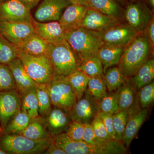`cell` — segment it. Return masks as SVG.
Instances as JSON below:
<instances>
[{
    "label": "cell",
    "mask_w": 154,
    "mask_h": 154,
    "mask_svg": "<svg viewBox=\"0 0 154 154\" xmlns=\"http://www.w3.org/2000/svg\"><path fill=\"white\" fill-rule=\"evenodd\" d=\"M152 47L146 34H138L125 48L118 67L125 76L135 74L148 60Z\"/></svg>",
    "instance_id": "6da1fadb"
},
{
    "label": "cell",
    "mask_w": 154,
    "mask_h": 154,
    "mask_svg": "<svg viewBox=\"0 0 154 154\" xmlns=\"http://www.w3.org/2000/svg\"><path fill=\"white\" fill-rule=\"evenodd\" d=\"M64 37L81 62L85 58L96 54L104 44L97 32L81 26L65 30Z\"/></svg>",
    "instance_id": "7a4b0ae2"
},
{
    "label": "cell",
    "mask_w": 154,
    "mask_h": 154,
    "mask_svg": "<svg viewBox=\"0 0 154 154\" xmlns=\"http://www.w3.org/2000/svg\"><path fill=\"white\" fill-rule=\"evenodd\" d=\"M54 75L67 76L79 69L81 60L65 39L48 44L47 55Z\"/></svg>",
    "instance_id": "3957f363"
},
{
    "label": "cell",
    "mask_w": 154,
    "mask_h": 154,
    "mask_svg": "<svg viewBox=\"0 0 154 154\" xmlns=\"http://www.w3.org/2000/svg\"><path fill=\"white\" fill-rule=\"evenodd\" d=\"M53 138L35 140L18 134H0V149L7 154L44 153Z\"/></svg>",
    "instance_id": "277c9868"
},
{
    "label": "cell",
    "mask_w": 154,
    "mask_h": 154,
    "mask_svg": "<svg viewBox=\"0 0 154 154\" xmlns=\"http://www.w3.org/2000/svg\"><path fill=\"white\" fill-rule=\"evenodd\" d=\"M18 57L22 60L29 76L36 84H49L54 72L46 56L30 55L18 51Z\"/></svg>",
    "instance_id": "5b68a950"
},
{
    "label": "cell",
    "mask_w": 154,
    "mask_h": 154,
    "mask_svg": "<svg viewBox=\"0 0 154 154\" xmlns=\"http://www.w3.org/2000/svg\"><path fill=\"white\" fill-rule=\"evenodd\" d=\"M48 88L52 105L69 114L77 100L74 91L66 77L54 75L48 84Z\"/></svg>",
    "instance_id": "8992f818"
},
{
    "label": "cell",
    "mask_w": 154,
    "mask_h": 154,
    "mask_svg": "<svg viewBox=\"0 0 154 154\" xmlns=\"http://www.w3.org/2000/svg\"><path fill=\"white\" fill-rule=\"evenodd\" d=\"M21 110V96L16 90L0 91V134Z\"/></svg>",
    "instance_id": "52a82bcc"
},
{
    "label": "cell",
    "mask_w": 154,
    "mask_h": 154,
    "mask_svg": "<svg viewBox=\"0 0 154 154\" xmlns=\"http://www.w3.org/2000/svg\"><path fill=\"white\" fill-rule=\"evenodd\" d=\"M34 33L32 22H10L0 19V34L16 48Z\"/></svg>",
    "instance_id": "ba28073f"
},
{
    "label": "cell",
    "mask_w": 154,
    "mask_h": 154,
    "mask_svg": "<svg viewBox=\"0 0 154 154\" xmlns=\"http://www.w3.org/2000/svg\"><path fill=\"white\" fill-rule=\"evenodd\" d=\"M98 112V101L86 91L83 97L76 102L69 116L72 121L91 124Z\"/></svg>",
    "instance_id": "9c48e42d"
},
{
    "label": "cell",
    "mask_w": 154,
    "mask_h": 154,
    "mask_svg": "<svg viewBox=\"0 0 154 154\" xmlns=\"http://www.w3.org/2000/svg\"><path fill=\"white\" fill-rule=\"evenodd\" d=\"M100 38L106 44L125 47L138 33L129 25H119L105 31L98 32Z\"/></svg>",
    "instance_id": "30bf717a"
},
{
    "label": "cell",
    "mask_w": 154,
    "mask_h": 154,
    "mask_svg": "<svg viewBox=\"0 0 154 154\" xmlns=\"http://www.w3.org/2000/svg\"><path fill=\"white\" fill-rule=\"evenodd\" d=\"M30 10L19 0L0 2V19L10 22L32 23Z\"/></svg>",
    "instance_id": "8fae6325"
},
{
    "label": "cell",
    "mask_w": 154,
    "mask_h": 154,
    "mask_svg": "<svg viewBox=\"0 0 154 154\" xmlns=\"http://www.w3.org/2000/svg\"><path fill=\"white\" fill-rule=\"evenodd\" d=\"M125 16L128 25L138 33L144 31L152 18L150 9L144 4L140 2L128 6Z\"/></svg>",
    "instance_id": "7c38bea8"
},
{
    "label": "cell",
    "mask_w": 154,
    "mask_h": 154,
    "mask_svg": "<svg viewBox=\"0 0 154 154\" xmlns=\"http://www.w3.org/2000/svg\"><path fill=\"white\" fill-rule=\"evenodd\" d=\"M120 24L119 19L88 8L80 26L88 30L101 32Z\"/></svg>",
    "instance_id": "4fadbf2b"
},
{
    "label": "cell",
    "mask_w": 154,
    "mask_h": 154,
    "mask_svg": "<svg viewBox=\"0 0 154 154\" xmlns=\"http://www.w3.org/2000/svg\"><path fill=\"white\" fill-rule=\"evenodd\" d=\"M68 0H43L34 14V19L45 22L59 21L63 9L70 5Z\"/></svg>",
    "instance_id": "5bb4252c"
},
{
    "label": "cell",
    "mask_w": 154,
    "mask_h": 154,
    "mask_svg": "<svg viewBox=\"0 0 154 154\" xmlns=\"http://www.w3.org/2000/svg\"><path fill=\"white\" fill-rule=\"evenodd\" d=\"M147 108L137 107L130 111L127 122L122 143L127 149L137 134L140 128L145 121L148 114Z\"/></svg>",
    "instance_id": "9a60e30c"
},
{
    "label": "cell",
    "mask_w": 154,
    "mask_h": 154,
    "mask_svg": "<svg viewBox=\"0 0 154 154\" xmlns=\"http://www.w3.org/2000/svg\"><path fill=\"white\" fill-rule=\"evenodd\" d=\"M32 24L35 33L47 42L48 44L55 43L65 40L63 28L56 21L41 22L33 18Z\"/></svg>",
    "instance_id": "2e32d148"
},
{
    "label": "cell",
    "mask_w": 154,
    "mask_h": 154,
    "mask_svg": "<svg viewBox=\"0 0 154 154\" xmlns=\"http://www.w3.org/2000/svg\"><path fill=\"white\" fill-rule=\"evenodd\" d=\"M137 91L132 79L126 80L116 90L119 111H131L140 107Z\"/></svg>",
    "instance_id": "e0dca14e"
},
{
    "label": "cell",
    "mask_w": 154,
    "mask_h": 154,
    "mask_svg": "<svg viewBox=\"0 0 154 154\" xmlns=\"http://www.w3.org/2000/svg\"><path fill=\"white\" fill-rule=\"evenodd\" d=\"M54 107L52 108L47 117L43 118L52 137L65 132L72 121L68 113L60 108Z\"/></svg>",
    "instance_id": "ac0fdd59"
},
{
    "label": "cell",
    "mask_w": 154,
    "mask_h": 154,
    "mask_svg": "<svg viewBox=\"0 0 154 154\" xmlns=\"http://www.w3.org/2000/svg\"><path fill=\"white\" fill-rule=\"evenodd\" d=\"M83 140L107 150L110 154L126 153L127 148L122 142L115 140H106L100 138L94 134L91 124H85V131Z\"/></svg>",
    "instance_id": "d6986e66"
},
{
    "label": "cell",
    "mask_w": 154,
    "mask_h": 154,
    "mask_svg": "<svg viewBox=\"0 0 154 154\" xmlns=\"http://www.w3.org/2000/svg\"><path fill=\"white\" fill-rule=\"evenodd\" d=\"M8 65L12 72L16 90L20 95L36 87V83L29 76L20 58L12 60Z\"/></svg>",
    "instance_id": "ffe728a7"
},
{
    "label": "cell",
    "mask_w": 154,
    "mask_h": 154,
    "mask_svg": "<svg viewBox=\"0 0 154 154\" xmlns=\"http://www.w3.org/2000/svg\"><path fill=\"white\" fill-rule=\"evenodd\" d=\"M88 8L82 5L70 4L62 14L58 22L64 30L80 27Z\"/></svg>",
    "instance_id": "44dd1931"
},
{
    "label": "cell",
    "mask_w": 154,
    "mask_h": 154,
    "mask_svg": "<svg viewBox=\"0 0 154 154\" xmlns=\"http://www.w3.org/2000/svg\"><path fill=\"white\" fill-rule=\"evenodd\" d=\"M48 46L47 42L37 33H34L17 48L20 52L30 55L46 56Z\"/></svg>",
    "instance_id": "7402d4cb"
},
{
    "label": "cell",
    "mask_w": 154,
    "mask_h": 154,
    "mask_svg": "<svg viewBox=\"0 0 154 154\" xmlns=\"http://www.w3.org/2000/svg\"><path fill=\"white\" fill-rule=\"evenodd\" d=\"M125 48L104 43L96 53L104 66V69L106 70L108 68L118 64Z\"/></svg>",
    "instance_id": "603a6c76"
},
{
    "label": "cell",
    "mask_w": 154,
    "mask_h": 154,
    "mask_svg": "<svg viewBox=\"0 0 154 154\" xmlns=\"http://www.w3.org/2000/svg\"><path fill=\"white\" fill-rule=\"evenodd\" d=\"M21 134L35 140L49 139L53 138L48 131L44 119L40 116L30 119L28 126Z\"/></svg>",
    "instance_id": "cb8c5ba5"
},
{
    "label": "cell",
    "mask_w": 154,
    "mask_h": 154,
    "mask_svg": "<svg viewBox=\"0 0 154 154\" xmlns=\"http://www.w3.org/2000/svg\"><path fill=\"white\" fill-rule=\"evenodd\" d=\"M88 8L119 19L122 16L121 8L115 0H88Z\"/></svg>",
    "instance_id": "d4e9b609"
},
{
    "label": "cell",
    "mask_w": 154,
    "mask_h": 154,
    "mask_svg": "<svg viewBox=\"0 0 154 154\" xmlns=\"http://www.w3.org/2000/svg\"><path fill=\"white\" fill-rule=\"evenodd\" d=\"M133 76L132 80L137 90L152 82L154 78V60H148Z\"/></svg>",
    "instance_id": "484cf974"
},
{
    "label": "cell",
    "mask_w": 154,
    "mask_h": 154,
    "mask_svg": "<svg viewBox=\"0 0 154 154\" xmlns=\"http://www.w3.org/2000/svg\"><path fill=\"white\" fill-rule=\"evenodd\" d=\"M36 91L38 102V115L41 118H45L52 110L48 85L36 84Z\"/></svg>",
    "instance_id": "4316f807"
},
{
    "label": "cell",
    "mask_w": 154,
    "mask_h": 154,
    "mask_svg": "<svg viewBox=\"0 0 154 154\" xmlns=\"http://www.w3.org/2000/svg\"><path fill=\"white\" fill-rule=\"evenodd\" d=\"M21 96V110L25 112L30 119L39 117L36 87L26 91Z\"/></svg>",
    "instance_id": "83f0119b"
},
{
    "label": "cell",
    "mask_w": 154,
    "mask_h": 154,
    "mask_svg": "<svg viewBox=\"0 0 154 154\" xmlns=\"http://www.w3.org/2000/svg\"><path fill=\"white\" fill-rule=\"evenodd\" d=\"M66 77L74 91L77 101L80 100L87 90L90 77L79 69Z\"/></svg>",
    "instance_id": "f1b7e54d"
},
{
    "label": "cell",
    "mask_w": 154,
    "mask_h": 154,
    "mask_svg": "<svg viewBox=\"0 0 154 154\" xmlns=\"http://www.w3.org/2000/svg\"><path fill=\"white\" fill-rule=\"evenodd\" d=\"M78 69L89 77L104 76L103 65L96 54L84 58Z\"/></svg>",
    "instance_id": "f546056e"
},
{
    "label": "cell",
    "mask_w": 154,
    "mask_h": 154,
    "mask_svg": "<svg viewBox=\"0 0 154 154\" xmlns=\"http://www.w3.org/2000/svg\"><path fill=\"white\" fill-rule=\"evenodd\" d=\"M125 75L119 67L107 69L103 76L107 90L109 92L116 91L126 81Z\"/></svg>",
    "instance_id": "4dcf8cb0"
},
{
    "label": "cell",
    "mask_w": 154,
    "mask_h": 154,
    "mask_svg": "<svg viewBox=\"0 0 154 154\" xmlns=\"http://www.w3.org/2000/svg\"><path fill=\"white\" fill-rule=\"evenodd\" d=\"M30 120L29 116L21 110L9 122L2 134H21L28 126Z\"/></svg>",
    "instance_id": "1f68e13d"
},
{
    "label": "cell",
    "mask_w": 154,
    "mask_h": 154,
    "mask_svg": "<svg viewBox=\"0 0 154 154\" xmlns=\"http://www.w3.org/2000/svg\"><path fill=\"white\" fill-rule=\"evenodd\" d=\"M107 88L103 77H90L86 91L96 101H99L107 94Z\"/></svg>",
    "instance_id": "d6a6232c"
},
{
    "label": "cell",
    "mask_w": 154,
    "mask_h": 154,
    "mask_svg": "<svg viewBox=\"0 0 154 154\" xmlns=\"http://www.w3.org/2000/svg\"><path fill=\"white\" fill-rule=\"evenodd\" d=\"M18 57L16 46L0 34V63L8 65Z\"/></svg>",
    "instance_id": "836d02e7"
},
{
    "label": "cell",
    "mask_w": 154,
    "mask_h": 154,
    "mask_svg": "<svg viewBox=\"0 0 154 154\" xmlns=\"http://www.w3.org/2000/svg\"><path fill=\"white\" fill-rule=\"evenodd\" d=\"M99 111L113 114L119 111L116 91L107 93L98 101Z\"/></svg>",
    "instance_id": "e575fe53"
},
{
    "label": "cell",
    "mask_w": 154,
    "mask_h": 154,
    "mask_svg": "<svg viewBox=\"0 0 154 154\" xmlns=\"http://www.w3.org/2000/svg\"><path fill=\"white\" fill-rule=\"evenodd\" d=\"M130 112V111H118L113 115L114 139L117 141L122 142Z\"/></svg>",
    "instance_id": "d590c367"
},
{
    "label": "cell",
    "mask_w": 154,
    "mask_h": 154,
    "mask_svg": "<svg viewBox=\"0 0 154 154\" xmlns=\"http://www.w3.org/2000/svg\"><path fill=\"white\" fill-rule=\"evenodd\" d=\"M137 100L140 107L142 109L148 108L154 101V82L146 85L138 90Z\"/></svg>",
    "instance_id": "8d00e7d4"
},
{
    "label": "cell",
    "mask_w": 154,
    "mask_h": 154,
    "mask_svg": "<svg viewBox=\"0 0 154 154\" xmlns=\"http://www.w3.org/2000/svg\"><path fill=\"white\" fill-rule=\"evenodd\" d=\"M16 89L14 77L8 65L0 63V91Z\"/></svg>",
    "instance_id": "74e56055"
},
{
    "label": "cell",
    "mask_w": 154,
    "mask_h": 154,
    "mask_svg": "<svg viewBox=\"0 0 154 154\" xmlns=\"http://www.w3.org/2000/svg\"><path fill=\"white\" fill-rule=\"evenodd\" d=\"M85 131V124L75 121L71 122L66 131V133L73 140H83Z\"/></svg>",
    "instance_id": "f35d334b"
},
{
    "label": "cell",
    "mask_w": 154,
    "mask_h": 154,
    "mask_svg": "<svg viewBox=\"0 0 154 154\" xmlns=\"http://www.w3.org/2000/svg\"><path fill=\"white\" fill-rule=\"evenodd\" d=\"M91 125L94 134L96 137L104 139L111 140L102 119L98 116H96Z\"/></svg>",
    "instance_id": "ab89813d"
},
{
    "label": "cell",
    "mask_w": 154,
    "mask_h": 154,
    "mask_svg": "<svg viewBox=\"0 0 154 154\" xmlns=\"http://www.w3.org/2000/svg\"><path fill=\"white\" fill-rule=\"evenodd\" d=\"M97 115L102 119L104 123L107 132L111 139H114V131H113V114L110 113H104L99 111Z\"/></svg>",
    "instance_id": "60d3db41"
},
{
    "label": "cell",
    "mask_w": 154,
    "mask_h": 154,
    "mask_svg": "<svg viewBox=\"0 0 154 154\" xmlns=\"http://www.w3.org/2000/svg\"><path fill=\"white\" fill-rule=\"evenodd\" d=\"M146 35L151 43L153 46L154 44V21L153 17L147 27Z\"/></svg>",
    "instance_id": "b9f144b4"
},
{
    "label": "cell",
    "mask_w": 154,
    "mask_h": 154,
    "mask_svg": "<svg viewBox=\"0 0 154 154\" xmlns=\"http://www.w3.org/2000/svg\"><path fill=\"white\" fill-rule=\"evenodd\" d=\"M44 154H66L65 152L61 149L54 144L53 142L45 151Z\"/></svg>",
    "instance_id": "7bdbcfd3"
},
{
    "label": "cell",
    "mask_w": 154,
    "mask_h": 154,
    "mask_svg": "<svg viewBox=\"0 0 154 154\" xmlns=\"http://www.w3.org/2000/svg\"><path fill=\"white\" fill-rule=\"evenodd\" d=\"M28 8L31 10L38 5L40 0H19Z\"/></svg>",
    "instance_id": "ee69618b"
},
{
    "label": "cell",
    "mask_w": 154,
    "mask_h": 154,
    "mask_svg": "<svg viewBox=\"0 0 154 154\" xmlns=\"http://www.w3.org/2000/svg\"><path fill=\"white\" fill-rule=\"evenodd\" d=\"M71 4H77L87 6L88 8V0H68Z\"/></svg>",
    "instance_id": "f6af8a7d"
},
{
    "label": "cell",
    "mask_w": 154,
    "mask_h": 154,
    "mask_svg": "<svg viewBox=\"0 0 154 154\" xmlns=\"http://www.w3.org/2000/svg\"><path fill=\"white\" fill-rule=\"evenodd\" d=\"M149 2L151 5L152 8H154V0H148Z\"/></svg>",
    "instance_id": "bcb514c9"
},
{
    "label": "cell",
    "mask_w": 154,
    "mask_h": 154,
    "mask_svg": "<svg viewBox=\"0 0 154 154\" xmlns=\"http://www.w3.org/2000/svg\"><path fill=\"white\" fill-rule=\"evenodd\" d=\"M0 154H6V153L5 152L0 149Z\"/></svg>",
    "instance_id": "7dc6e473"
},
{
    "label": "cell",
    "mask_w": 154,
    "mask_h": 154,
    "mask_svg": "<svg viewBox=\"0 0 154 154\" xmlns=\"http://www.w3.org/2000/svg\"><path fill=\"white\" fill-rule=\"evenodd\" d=\"M115 1H117V2H121L122 0H115Z\"/></svg>",
    "instance_id": "c3c4849f"
},
{
    "label": "cell",
    "mask_w": 154,
    "mask_h": 154,
    "mask_svg": "<svg viewBox=\"0 0 154 154\" xmlns=\"http://www.w3.org/2000/svg\"><path fill=\"white\" fill-rule=\"evenodd\" d=\"M5 1V0H0V2H3V1Z\"/></svg>",
    "instance_id": "681fc988"
}]
</instances>
